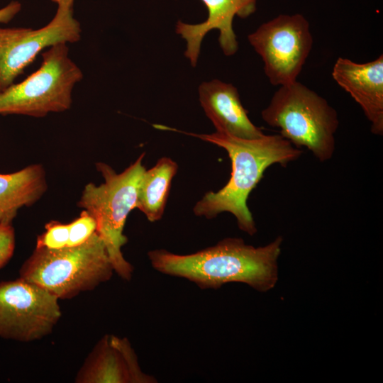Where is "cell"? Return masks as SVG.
<instances>
[{"instance_id":"1","label":"cell","mask_w":383,"mask_h":383,"mask_svg":"<svg viewBox=\"0 0 383 383\" xmlns=\"http://www.w3.org/2000/svg\"><path fill=\"white\" fill-rule=\"evenodd\" d=\"M282 236L265 246L248 245L240 238H226L196 252L179 255L165 249L148 252L152 267L163 274L183 278L201 289H218L231 282L246 284L266 292L278 280Z\"/></svg>"},{"instance_id":"2","label":"cell","mask_w":383,"mask_h":383,"mask_svg":"<svg viewBox=\"0 0 383 383\" xmlns=\"http://www.w3.org/2000/svg\"><path fill=\"white\" fill-rule=\"evenodd\" d=\"M170 129L194 136L223 148L231 161V177L217 192H208L193 209L197 216L211 219L223 212L232 213L238 228L250 235L257 233L247 205L251 192L271 165L286 166L300 157L303 151L281 135H264L257 139H243L226 133L196 134Z\"/></svg>"},{"instance_id":"3","label":"cell","mask_w":383,"mask_h":383,"mask_svg":"<svg viewBox=\"0 0 383 383\" xmlns=\"http://www.w3.org/2000/svg\"><path fill=\"white\" fill-rule=\"evenodd\" d=\"M113 272L106 245L94 232L78 246L35 247L22 265L19 277L65 299L94 289L109 281Z\"/></svg>"},{"instance_id":"4","label":"cell","mask_w":383,"mask_h":383,"mask_svg":"<svg viewBox=\"0 0 383 383\" xmlns=\"http://www.w3.org/2000/svg\"><path fill=\"white\" fill-rule=\"evenodd\" d=\"M143 152L123 172L116 173L109 165L97 162L96 169L104 179L100 185L89 183L83 189L79 206L96 221V232L103 240L114 272L129 281L133 272L121 248L128 242L123 234L126 218L135 209L138 189L145 171Z\"/></svg>"},{"instance_id":"5","label":"cell","mask_w":383,"mask_h":383,"mask_svg":"<svg viewBox=\"0 0 383 383\" xmlns=\"http://www.w3.org/2000/svg\"><path fill=\"white\" fill-rule=\"evenodd\" d=\"M261 116L269 126L279 128L280 135L292 145L306 148L320 162L333 157L338 113L326 99L301 82L280 86Z\"/></svg>"},{"instance_id":"6","label":"cell","mask_w":383,"mask_h":383,"mask_svg":"<svg viewBox=\"0 0 383 383\" xmlns=\"http://www.w3.org/2000/svg\"><path fill=\"white\" fill-rule=\"evenodd\" d=\"M42 60L33 73L0 93V114L38 118L71 107L73 89L83 79V73L69 57L67 43L50 47Z\"/></svg>"},{"instance_id":"7","label":"cell","mask_w":383,"mask_h":383,"mask_svg":"<svg viewBox=\"0 0 383 383\" xmlns=\"http://www.w3.org/2000/svg\"><path fill=\"white\" fill-rule=\"evenodd\" d=\"M248 40L264 62L271 84L296 81L313 47L309 23L300 13L279 14L261 24Z\"/></svg>"},{"instance_id":"8","label":"cell","mask_w":383,"mask_h":383,"mask_svg":"<svg viewBox=\"0 0 383 383\" xmlns=\"http://www.w3.org/2000/svg\"><path fill=\"white\" fill-rule=\"evenodd\" d=\"M58 300L20 277L0 282V338L30 342L49 335L61 318Z\"/></svg>"},{"instance_id":"9","label":"cell","mask_w":383,"mask_h":383,"mask_svg":"<svg viewBox=\"0 0 383 383\" xmlns=\"http://www.w3.org/2000/svg\"><path fill=\"white\" fill-rule=\"evenodd\" d=\"M73 4H58L52 19L36 30L0 28V93L14 83L43 49L81 39L82 28L74 16Z\"/></svg>"},{"instance_id":"10","label":"cell","mask_w":383,"mask_h":383,"mask_svg":"<svg viewBox=\"0 0 383 383\" xmlns=\"http://www.w3.org/2000/svg\"><path fill=\"white\" fill-rule=\"evenodd\" d=\"M78 383H156L145 373L126 338L105 335L94 346L78 372Z\"/></svg>"},{"instance_id":"11","label":"cell","mask_w":383,"mask_h":383,"mask_svg":"<svg viewBox=\"0 0 383 383\" xmlns=\"http://www.w3.org/2000/svg\"><path fill=\"white\" fill-rule=\"evenodd\" d=\"M208 10L206 21L189 24L178 21L175 31L187 42L184 55L192 67H196L201 45L206 34L213 29L219 30V45L226 56L233 55L238 50V43L233 28L235 16L247 18L256 11L257 0H201Z\"/></svg>"},{"instance_id":"12","label":"cell","mask_w":383,"mask_h":383,"mask_svg":"<svg viewBox=\"0 0 383 383\" xmlns=\"http://www.w3.org/2000/svg\"><path fill=\"white\" fill-rule=\"evenodd\" d=\"M332 77L361 107L371 123V132L383 135V55L370 62L358 63L338 57Z\"/></svg>"},{"instance_id":"13","label":"cell","mask_w":383,"mask_h":383,"mask_svg":"<svg viewBox=\"0 0 383 383\" xmlns=\"http://www.w3.org/2000/svg\"><path fill=\"white\" fill-rule=\"evenodd\" d=\"M199 95L201 105L216 132L243 139H257L265 135L250 120L238 91L232 84L218 79L202 82Z\"/></svg>"},{"instance_id":"14","label":"cell","mask_w":383,"mask_h":383,"mask_svg":"<svg viewBox=\"0 0 383 383\" xmlns=\"http://www.w3.org/2000/svg\"><path fill=\"white\" fill-rule=\"evenodd\" d=\"M46 189L45 173L41 165L0 174V224L11 225L18 211L36 202Z\"/></svg>"},{"instance_id":"15","label":"cell","mask_w":383,"mask_h":383,"mask_svg":"<svg viewBox=\"0 0 383 383\" xmlns=\"http://www.w3.org/2000/svg\"><path fill=\"white\" fill-rule=\"evenodd\" d=\"M178 165L167 157L160 158L142 177L135 209L144 213L150 222L160 220L164 214L171 183Z\"/></svg>"},{"instance_id":"16","label":"cell","mask_w":383,"mask_h":383,"mask_svg":"<svg viewBox=\"0 0 383 383\" xmlns=\"http://www.w3.org/2000/svg\"><path fill=\"white\" fill-rule=\"evenodd\" d=\"M95 219L85 210L69 223V240L67 247L78 246L85 243L96 232Z\"/></svg>"},{"instance_id":"17","label":"cell","mask_w":383,"mask_h":383,"mask_svg":"<svg viewBox=\"0 0 383 383\" xmlns=\"http://www.w3.org/2000/svg\"><path fill=\"white\" fill-rule=\"evenodd\" d=\"M45 232L38 238L36 247L60 249L67 246L69 224L52 221L45 226Z\"/></svg>"},{"instance_id":"18","label":"cell","mask_w":383,"mask_h":383,"mask_svg":"<svg viewBox=\"0 0 383 383\" xmlns=\"http://www.w3.org/2000/svg\"><path fill=\"white\" fill-rule=\"evenodd\" d=\"M15 249V233L11 225L0 224V269L11 260Z\"/></svg>"},{"instance_id":"19","label":"cell","mask_w":383,"mask_h":383,"mask_svg":"<svg viewBox=\"0 0 383 383\" xmlns=\"http://www.w3.org/2000/svg\"><path fill=\"white\" fill-rule=\"evenodd\" d=\"M21 10V4L17 1H13L4 8L0 9V23H8Z\"/></svg>"},{"instance_id":"20","label":"cell","mask_w":383,"mask_h":383,"mask_svg":"<svg viewBox=\"0 0 383 383\" xmlns=\"http://www.w3.org/2000/svg\"><path fill=\"white\" fill-rule=\"evenodd\" d=\"M52 2L58 4L60 3H72L74 4V0H51Z\"/></svg>"}]
</instances>
